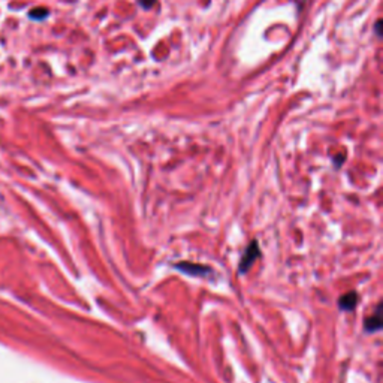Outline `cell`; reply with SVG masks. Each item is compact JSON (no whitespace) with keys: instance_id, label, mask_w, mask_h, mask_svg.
Wrapping results in <instances>:
<instances>
[{"instance_id":"obj_2","label":"cell","mask_w":383,"mask_h":383,"mask_svg":"<svg viewBox=\"0 0 383 383\" xmlns=\"http://www.w3.org/2000/svg\"><path fill=\"white\" fill-rule=\"evenodd\" d=\"M358 301V295L355 292L346 294L340 298V309L342 310H354Z\"/></svg>"},{"instance_id":"obj_1","label":"cell","mask_w":383,"mask_h":383,"mask_svg":"<svg viewBox=\"0 0 383 383\" xmlns=\"http://www.w3.org/2000/svg\"><path fill=\"white\" fill-rule=\"evenodd\" d=\"M259 256V249H258V246H256V243H253V244H250L249 246V249H247V252L244 253V256H243V259H241V264H240V270H241V273H246L247 271V268L255 262V259Z\"/></svg>"},{"instance_id":"obj_6","label":"cell","mask_w":383,"mask_h":383,"mask_svg":"<svg viewBox=\"0 0 383 383\" xmlns=\"http://www.w3.org/2000/svg\"><path fill=\"white\" fill-rule=\"evenodd\" d=\"M381 25H382V21L379 19V21L376 22V33H378V36H382V33H381Z\"/></svg>"},{"instance_id":"obj_4","label":"cell","mask_w":383,"mask_h":383,"mask_svg":"<svg viewBox=\"0 0 383 383\" xmlns=\"http://www.w3.org/2000/svg\"><path fill=\"white\" fill-rule=\"evenodd\" d=\"M48 9L46 7H34L28 12V16L31 19H36V21H40V19H45L48 16Z\"/></svg>"},{"instance_id":"obj_5","label":"cell","mask_w":383,"mask_h":383,"mask_svg":"<svg viewBox=\"0 0 383 383\" xmlns=\"http://www.w3.org/2000/svg\"><path fill=\"white\" fill-rule=\"evenodd\" d=\"M139 3H141V6H142V7L150 9V7L156 3V0H139Z\"/></svg>"},{"instance_id":"obj_3","label":"cell","mask_w":383,"mask_h":383,"mask_svg":"<svg viewBox=\"0 0 383 383\" xmlns=\"http://www.w3.org/2000/svg\"><path fill=\"white\" fill-rule=\"evenodd\" d=\"M382 316H381V307L378 309V312H376V315L375 316H370L367 321H366V330L367 331H378V330H381V327H382V319H381Z\"/></svg>"}]
</instances>
